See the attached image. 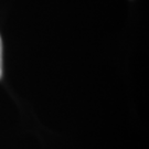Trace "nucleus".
Returning <instances> with one entry per match:
<instances>
[{
    "instance_id": "obj_1",
    "label": "nucleus",
    "mask_w": 149,
    "mask_h": 149,
    "mask_svg": "<svg viewBox=\"0 0 149 149\" xmlns=\"http://www.w3.org/2000/svg\"><path fill=\"white\" fill-rule=\"evenodd\" d=\"M2 76V41L0 37V79Z\"/></svg>"
}]
</instances>
